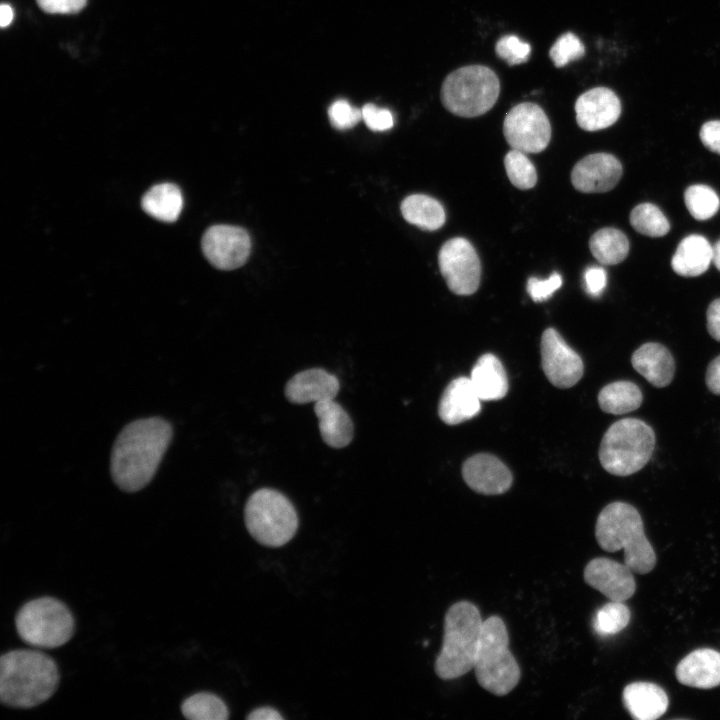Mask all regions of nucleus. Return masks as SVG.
Here are the masks:
<instances>
[{"instance_id": "dca6fc26", "label": "nucleus", "mask_w": 720, "mask_h": 720, "mask_svg": "<svg viewBox=\"0 0 720 720\" xmlns=\"http://www.w3.org/2000/svg\"><path fill=\"white\" fill-rule=\"evenodd\" d=\"M576 121L585 131H598L613 125L621 114V102L609 88L594 87L575 102Z\"/></svg>"}, {"instance_id": "aec40b11", "label": "nucleus", "mask_w": 720, "mask_h": 720, "mask_svg": "<svg viewBox=\"0 0 720 720\" xmlns=\"http://www.w3.org/2000/svg\"><path fill=\"white\" fill-rule=\"evenodd\" d=\"M677 680L686 686L710 689L720 685V653L700 648L685 656L675 670Z\"/></svg>"}, {"instance_id": "f8f14e48", "label": "nucleus", "mask_w": 720, "mask_h": 720, "mask_svg": "<svg viewBox=\"0 0 720 720\" xmlns=\"http://www.w3.org/2000/svg\"><path fill=\"white\" fill-rule=\"evenodd\" d=\"M201 246L205 257L214 267L221 270H232L247 261L251 250V240L245 229L219 224L206 230Z\"/></svg>"}, {"instance_id": "4c0bfd02", "label": "nucleus", "mask_w": 720, "mask_h": 720, "mask_svg": "<svg viewBox=\"0 0 720 720\" xmlns=\"http://www.w3.org/2000/svg\"><path fill=\"white\" fill-rule=\"evenodd\" d=\"M561 285V275L554 272L547 279L530 277L527 281V292L533 301L542 302L549 299Z\"/></svg>"}, {"instance_id": "1a4fd4ad", "label": "nucleus", "mask_w": 720, "mask_h": 720, "mask_svg": "<svg viewBox=\"0 0 720 720\" xmlns=\"http://www.w3.org/2000/svg\"><path fill=\"white\" fill-rule=\"evenodd\" d=\"M19 637L37 648H57L74 634L75 620L69 608L53 597H40L25 603L15 617Z\"/></svg>"}, {"instance_id": "5701e85b", "label": "nucleus", "mask_w": 720, "mask_h": 720, "mask_svg": "<svg viewBox=\"0 0 720 720\" xmlns=\"http://www.w3.org/2000/svg\"><path fill=\"white\" fill-rule=\"evenodd\" d=\"M314 412L323 441L332 448H344L353 439V422L347 411L334 399L316 402Z\"/></svg>"}, {"instance_id": "c756f323", "label": "nucleus", "mask_w": 720, "mask_h": 720, "mask_svg": "<svg viewBox=\"0 0 720 720\" xmlns=\"http://www.w3.org/2000/svg\"><path fill=\"white\" fill-rule=\"evenodd\" d=\"M183 716L190 720H226L229 710L217 695L199 692L186 698L181 704Z\"/></svg>"}, {"instance_id": "cd10ccee", "label": "nucleus", "mask_w": 720, "mask_h": 720, "mask_svg": "<svg viewBox=\"0 0 720 720\" xmlns=\"http://www.w3.org/2000/svg\"><path fill=\"white\" fill-rule=\"evenodd\" d=\"M639 387L630 381H617L604 386L598 394L600 408L610 414L620 415L636 410L642 404Z\"/></svg>"}, {"instance_id": "39448f33", "label": "nucleus", "mask_w": 720, "mask_h": 720, "mask_svg": "<svg viewBox=\"0 0 720 720\" xmlns=\"http://www.w3.org/2000/svg\"><path fill=\"white\" fill-rule=\"evenodd\" d=\"M473 669L479 685L496 696L508 694L520 680L521 670L509 650L508 631L499 616L483 622Z\"/></svg>"}, {"instance_id": "6e6552de", "label": "nucleus", "mask_w": 720, "mask_h": 720, "mask_svg": "<svg viewBox=\"0 0 720 720\" xmlns=\"http://www.w3.org/2000/svg\"><path fill=\"white\" fill-rule=\"evenodd\" d=\"M244 520L252 537L267 547L283 546L298 528V515L291 501L270 488L258 489L250 495Z\"/></svg>"}, {"instance_id": "0eeeda50", "label": "nucleus", "mask_w": 720, "mask_h": 720, "mask_svg": "<svg viewBox=\"0 0 720 720\" xmlns=\"http://www.w3.org/2000/svg\"><path fill=\"white\" fill-rule=\"evenodd\" d=\"M500 82L487 66L468 65L451 72L443 81L440 98L444 107L460 117H477L496 103Z\"/></svg>"}, {"instance_id": "9d476101", "label": "nucleus", "mask_w": 720, "mask_h": 720, "mask_svg": "<svg viewBox=\"0 0 720 720\" xmlns=\"http://www.w3.org/2000/svg\"><path fill=\"white\" fill-rule=\"evenodd\" d=\"M503 134L512 149L539 153L549 144L551 125L543 109L531 102L512 107L503 121Z\"/></svg>"}, {"instance_id": "423d86ee", "label": "nucleus", "mask_w": 720, "mask_h": 720, "mask_svg": "<svg viewBox=\"0 0 720 720\" xmlns=\"http://www.w3.org/2000/svg\"><path fill=\"white\" fill-rule=\"evenodd\" d=\"M654 447L653 429L642 420L625 418L613 423L605 432L599 460L610 474L628 476L647 464Z\"/></svg>"}, {"instance_id": "7ed1b4c3", "label": "nucleus", "mask_w": 720, "mask_h": 720, "mask_svg": "<svg viewBox=\"0 0 720 720\" xmlns=\"http://www.w3.org/2000/svg\"><path fill=\"white\" fill-rule=\"evenodd\" d=\"M595 537L607 552L624 550V563L637 574H647L656 564L655 551L648 541L642 518L635 507L613 502L600 512Z\"/></svg>"}, {"instance_id": "37998d69", "label": "nucleus", "mask_w": 720, "mask_h": 720, "mask_svg": "<svg viewBox=\"0 0 720 720\" xmlns=\"http://www.w3.org/2000/svg\"><path fill=\"white\" fill-rule=\"evenodd\" d=\"M707 329L712 338L720 342V298L714 300L708 307Z\"/></svg>"}, {"instance_id": "58836bf2", "label": "nucleus", "mask_w": 720, "mask_h": 720, "mask_svg": "<svg viewBox=\"0 0 720 720\" xmlns=\"http://www.w3.org/2000/svg\"><path fill=\"white\" fill-rule=\"evenodd\" d=\"M361 113L363 120L371 130L386 131L394 125L393 115L388 109L379 108L374 104H366Z\"/></svg>"}, {"instance_id": "9b49d317", "label": "nucleus", "mask_w": 720, "mask_h": 720, "mask_svg": "<svg viewBox=\"0 0 720 720\" xmlns=\"http://www.w3.org/2000/svg\"><path fill=\"white\" fill-rule=\"evenodd\" d=\"M440 272L448 288L457 295H471L479 287L481 265L478 254L465 238L446 241L438 255Z\"/></svg>"}, {"instance_id": "20e7f679", "label": "nucleus", "mask_w": 720, "mask_h": 720, "mask_svg": "<svg viewBox=\"0 0 720 720\" xmlns=\"http://www.w3.org/2000/svg\"><path fill=\"white\" fill-rule=\"evenodd\" d=\"M483 622L479 609L469 601H458L448 608L442 647L434 664L440 679L453 680L473 669Z\"/></svg>"}, {"instance_id": "4468645a", "label": "nucleus", "mask_w": 720, "mask_h": 720, "mask_svg": "<svg viewBox=\"0 0 720 720\" xmlns=\"http://www.w3.org/2000/svg\"><path fill=\"white\" fill-rule=\"evenodd\" d=\"M585 582L610 601L624 602L636 590L633 571L624 563L606 557L590 560L584 568Z\"/></svg>"}, {"instance_id": "79ce46f5", "label": "nucleus", "mask_w": 720, "mask_h": 720, "mask_svg": "<svg viewBox=\"0 0 720 720\" xmlns=\"http://www.w3.org/2000/svg\"><path fill=\"white\" fill-rule=\"evenodd\" d=\"M699 135L707 149L720 155V120H711L704 123Z\"/></svg>"}, {"instance_id": "c03bdc74", "label": "nucleus", "mask_w": 720, "mask_h": 720, "mask_svg": "<svg viewBox=\"0 0 720 720\" xmlns=\"http://www.w3.org/2000/svg\"><path fill=\"white\" fill-rule=\"evenodd\" d=\"M705 380L708 389L712 393L720 395V355L708 365Z\"/></svg>"}, {"instance_id": "f704fd0d", "label": "nucleus", "mask_w": 720, "mask_h": 720, "mask_svg": "<svg viewBox=\"0 0 720 720\" xmlns=\"http://www.w3.org/2000/svg\"><path fill=\"white\" fill-rule=\"evenodd\" d=\"M584 54L583 43L572 32L561 35L549 51V56L556 67H563L570 61L582 58Z\"/></svg>"}, {"instance_id": "a18cd8bd", "label": "nucleus", "mask_w": 720, "mask_h": 720, "mask_svg": "<svg viewBox=\"0 0 720 720\" xmlns=\"http://www.w3.org/2000/svg\"><path fill=\"white\" fill-rule=\"evenodd\" d=\"M246 718L249 720H282L283 716L276 709L264 706L254 709Z\"/></svg>"}, {"instance_id": "f03ea898", "label": "nucleus", "mask_w": 720, "mask_h": 720, "mask_svg": "<svg viewBox=\"0 0 720 720\" xmlns=\"http://www.w3.org/2000/svg\"><path fill=\"white\" fill-rule=\"evenodd\" d=\"M59 670L47 654L31 649L12 650L0 658V700L13 708H32L57 690Z\"/></svg>"}, {"instance_id": "c9c22d12", "label": "nucleus", "mask_w": 720, "mask_h": 720, "mask_svg": "<svg viewBox=\"0 0 720 720\" xmlns=\"http://www.w3.org/2000/svg\"><path fill=\"white\" fill-rule=\"evenodd\" d=\"M495 51L500 58L512 66L527 62L531 47L515 35H506L498 40Z\"/></svg>"}, {"instance_id": "f257e3e1", "label": "nucleus", "mask_w": 720, "mask_h": 720, "mask_svg": "<svg viewBox=\"0 0 720 720\" xmlns=\"http://www.w3.org/2000/svg\"><path fill=\"white\" fill-rule=\"evenodd\" d=\"M173 427L162 417L141 418L125 425L111 451L110 472L122 491L133 493L146 487L167 451Z\"/></svg>"}, {"instance_id": "393cba45", "label": "nucleus", "mask_w": 720, "mask_h": 720, "mask_svg": "<svg viewBox=\"0 0 720 720\" xmlns=\"http://www.w3.org/2000/svg\"><path fill=\"white\" fill-rule=\"evenodd\" d=\"M470 380L481 400H499L507 394L508 380L505 369L493 354H484L477 360Z\"/></svg>"}, {"instance_id": "2eb2a0df", "label": "nucleus", "mask_w": 720, "mask_h": 720, "mask_svg": "<svg viewBox=\"0 0 720 720\" xmlns=\"http://www.w3.org/2000/svg\"><path fill=\"white\" fill-rule=\"evenodd\" d=\"M622 173V165L615 156L594 153L575 164L571 172V182L580 192L602 193L613 189Z\"/></svg>"}, {"instance_id": "ea45409f", "label": "nucleus", "mask_w": 720, "mask_h": 720, "mask_svg": "<svg viewBox=\"0 0 720 720\" xmlns=\"http://www.w3.org/2000/svg\"><path fill=\"white\" fill-rule=\"evenodd\" d=\"M36 2L49 14H75L87 4V0H36Z\"/></svg>"}, {"instance_id": "a19ab883", "label": "nucleus", "mask_w": 720, "mask_h": 720, "mask_svg": "<svg viewBox=\"0 0 720 720\" xmlns=\"http://www.w3.org/2000/svg\"><path fill=\"white\" fill-rule=\"evenodd\" d=\"M584 285L591 296H599L607 285V274L602 267L590 266L584 271Z\"/></svg>"}, {"instance_id": "49530a36", "label": "nucleus", "mask_w": 720, "mask_h": 720, "mask_svg": "<svg viewBox=\"0 0 720 720\" xmlns=\"http://www.w3.org/2000/svg\"><path fill=\"white\" fill-rule=\"evenodd\" d=\"M14 17L13 10L10 5L2 4L0 7V24L2 28L10 25Z\"/></svg>"}, {"instance_id": "bb28decb", "label": "nucleus", "mask_w": 720, "mask_h": 720, "mask_svg": "<svg viewBox=\"0 0 720 720\" xmlns=\"http://www.w3.org/2000/svg\"><path fill=\"white\" fill-rule=\"evenodd\" d=\"M400 209L407 222L423 230H437L446 220L443 206L424 194L409 195L402 201Z\"/></svg>"}, {"instance_id": "2f4dec72", "label": "nucleus", "mask_w": 720, "mask_h": 720, "mask_svg": "<svg viewBox=\"0 0 720 720\" xmlns=\"http://www.w3.org/2000/svg\"><path fill=\"white\" fill-rule=\"evenodd\" d=\"M631 612L624 602L610 601L601 606L593 618V629L600 636L619 633L629 624Z\"/></svg>"}, {"instance_id": "c85d7f7f", "label": "nucleus", "mask_w": 720, "mask_h": 720, "mask_svg": "<svg viewBox=\"0 0 720 720\" xmlns=\"http://www.w3.org/2000/svg\"><path fill=\"white\" fill-rule=\"evenodd\" d=\"M589 247L596 260L605 265L622 262L629 252L626 235L616 228H602L590 238Z\"/></svg>"}, {"instance_id": "473e14b6", "label": "nucleus", "mask_w": 720, "mask_h": 720, "mask_svg": "<svg viewBox=\"0 0 720 720\" xmlns=\"http://www.w3.org/2000/svg\"><path fill=\"white\" fill-rule=\"evenodd\" d=\"M684 200L689 213L700 221L713 217L720 207L716 192L703 184L689 186L684 193Z\"/></svg>"}, {"instance_id": "72a5a7b5", "label": "nucleus", "mask_w": 720, "mask_h": 720, "mask_svg": "<svg viewBox=\"0 0 720 720\" xmlns=\"http://www.w3.org/2000/svg\"><path fill=\"white\" fill-rule=\"evenodd\" d=\"M504 165L507 176L515 187L527 190L535 186L536 168L526 153L511 149L504 158Z\"/></svg>"}, {"instance_id": "ddd939ff", "label": "nucleus", "mask_w": 720, "mask_h": 720, "mask_svg": "<svg viewBox=\"0 0 720 720\" xmlns=\"http://www.w3.org/2000/svg\"><path fill=\"white\" fill-rule=\"evenodd\" d=\"M541 359L545 375L556 387H572L583 375L581 357L554 328H548L542 334Z\"/></svg>"}, {"instance_id": "6ab92c4d", "label": "nucleus", "mask_w": 720, "mask_h": 720, "mask_svg": "<svg viewBox=\"0 0 720 720\" xmlns=\"http://www.w3.org/2000/svg\"><path fill=\"white\" fill-rule=\"evenodd\" d=\"M480 401L470 378L459 377L445 388L439 402L438 413L444 423L459 424L480 412Z\"/></svg>"}, {"instance_id": "4be33fe9", "label": "nucleus", "mask_w": 720, "mask_h": 720, "mask_svg": "<svg viewBox=\"0 0 720 720\" xmlns=\"http://www.w3.org/2000/svg\"><path fill=\"white\" fill-rule=\"evenodd\" d=\"M634 369L650 384L661 388L670 384L675 372L674 359L669 350L659 343H645L632 355Z\"/></svg>"}, {"instance_id": "b1692460", "label": "nucleus", "mask_w": 720, "mask_h": 720, "mask_svg": "<svg viewBox=\"0 0 720 720\" xmlns=\"http://www.w3.org/2000/svg\"><path fill=\"white\" fill-rule=\"evenodd\" d=\"M713 247L708 240L692 234L678 244L671 259L674 272L683 277H695L703 274L712 262Z\"/></svg>"}, {"instance_id": "e433bc0d", "label": "nucleus", "mask_w": 720, "mask_h": 720, "mask_svg": "<svg viewBox=\"0 0 720 720\" xmlns=\"http://www.w3.org/2000/svg\"><path fill=\"white\" fill-rule=\"evenodd\" d=\"M331 124L337 129H349L355 126L362 113L359 109L353 107L346 100L335 101L328 110Z\"/></svg>"}, {"instance_id": "7c9ffc66", "label": "nucleus", "mask_w": 720, "mask_h": 720, "mask_svg": "<svg viewBox=\"0 0 720 720\" xmlns=\"http://www.w3.org/2000/svg\"><path fill=\"white\" fill-rule=\"evenodd\" d=\"M630 223L638 233L649 237H662L670 230L666 216L651 203L635 206L630 214Z\"/></svg>"}, {"instance_id": "a211bd4d", "label": "nucleus", "mask_w": 720, "mask_h": 720, "mask_svg": "<svg viewBox=\"0 0 720 720\" xmlns=\"http://www.w3.org/2000/svg\"><path fill=\"white\" fill-rule=\"evenodd\" d=\"M340 389L338 378L322 368H311L295 374L285 386L287 400L307 404L334 399Z\"/></svg>"}, {"instance_id": "412c9836", "label": "nucleus", "mask_w": 720, "mask_h": 720, "mask_svg": "<svg viewBox=\"0 0 720 720\" xmlns=\"http://www.w3.org/2000/svg\"><path fill=\"white\" fill-rule=\"evenodd\" d=\"M625 708L636 720H656L668 708L666 692L651 682H633L627 685L622 694Z\"/></svg>"}, {"instance_id": "a878e982", "label": "nucleus", "mask_w": 720, "mask_h": 720, "mask_svg": "<svg viewBox=\"0 0 720 720\" xmlns=\"http://www.w3.org/2000/svg\"><path fill=\"white\" fill-rule=\"evenodd\" d=\"M141 206L153 218L163 222H174L183 208L181 190L172 183L154 185L142 197Z\"/></svg>"}, {"instance_id": "de8ad7c7", "label": "nucleus", "mask_w": 720, "mask_h": 720, "mask_svg": "<svg viewBox=\"0 0 720 720\" xmlns=\"http://www.w3.org/2000/svg\"><path fill=\"white\" fill-rule=\"evenodd\" d=\"M712 261L715 267L720 271V240L713 246Z\"/></svg>"}, {"instance_id": "f3484780", "label": "nucleus", "mask_w": 720, "mask_h": 720, "mask_svg": "<svg viewBox=\"0 0 720 720\" xmlns=\"http://www.w3.org/2000/svg\"><path fill=\"white\" fill-rule=\"evenodd\" d=\"M462 475L472 490L485 495L502 494L512 484V474L507 466L487 453L468 458L463 464Z\"/></svg>"}]
</instances>
